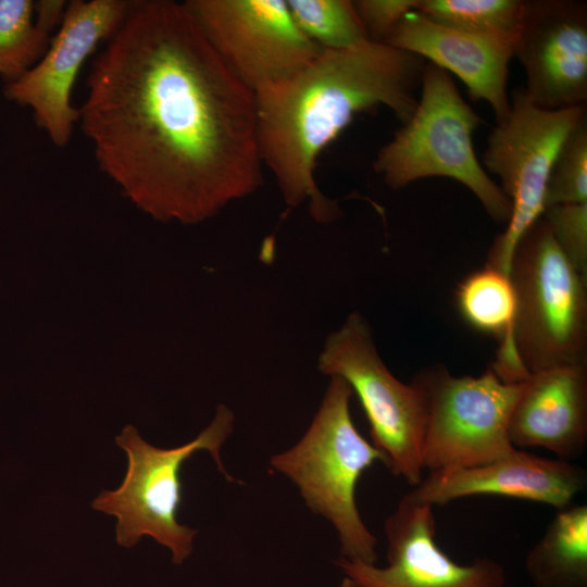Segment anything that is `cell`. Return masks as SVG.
<instances>
[{
    "label": "cell",
    "mask_w": 587,
    "mask_h": 587,
    "mask_svg": "<svg viewBox=\"0 0 587 587\" xmlns=\"http://www.w3.org/2000/svg\"><path fill=\"white\" fill-rule=\"evenodd\" d=\"M86 85L99 168L153 218L197 224L261 187L254 95L184 3L133 1Z\"/></svg>",
    "instance_id": "1"
},
{
    "label": "cell",
    "mask_w": 587,
    "mask_h": 587,
    "mask_svg": "<svg viewBox=\"0 0 587 587\" xmlns=\"http://www.w3.org/2000/svg\"><path fill=\"white\" fill-rule=\"evenodd\" d=\"M426 61L367 40L322 50L294 75L253 92L257 138L263 165L290 207L309 203L317 223L341 211L317 187V158L361 112L384 105L403 124L414 113Z\"/></svg>",
    "instance_id": "2"
},
{
    "label": "cell",
    "mask_w": 587,
    "mask_h": 587,
    "mask_svg": "<svg viewBox=\"0 0 587 587\" xmlns=\"http://www.w3.org/2000/svg\"><path fill=\"white\" fill-rule=\"evenodd\" d=\"M352 395L342 378L332 376L304 435L270 462L297 486L307 507L333 525L341 558L376 564L377 539L360 515L355 495L362 474L376 462L387 465V458L353 424Z\"/></svg>",
    "instance_id": "3"
},
{
    "label": "cell",
    "mask_w": 587,
    "mask_h": 587,
    "mask_svg": "<svg viewBox=\"0 0 587 587\" xmlns=\"http://www.w3.org/2000/svg\"><path fill=\"white\" fill-rule=\"evenodd\" d=\"M412 116L377 152L373 167L391 189L441 176L464 185L496 223L507 224L511 202L478 162L473 134L483 123L451 75L426 62Z\"/></svg>",
    "instance_id": "4"
},
{
    "label": "cell",
    "mask_w": 587,
    "mask_h": 587,
    "mask_svg": "<svg viewBox=\"0 0 587 587\" xmlns=\"http://www.w3.org/2000/svg\"><path fill=\"white\" fill-rule=\"evenodd\" d=\"M510 278L516 297L513 340L526 371L587 364L586 277L542 216L519 241Z\"/></svg>",
    "instance_id": "5"
},
{
    "label": "cell",
    "mask_w": 587,
    "mask_h": 587,
    "mask_svg": "<svg viewBox=\"0 0 587 587\" xmlns=\"http://www.w3.org/2000/svg\"><path fill=\"white\" fill-rule=\"evenodd\" d=\"M234 422L233 412L220 404L212 422L193 440L170 449L148 444L133 425L123 428L115 440L128 457L124 480L115 490L101 491L91 503L93 509L117 519L118 545L133 547L147 535L172 551L175 564L190 555L198 532L177 520L183 501L180 471L196 452L207 450L225 478L235 482L220 455Z\"/></svg>",
    "instance_id": "6"
},
{
    "label": "cell",
    "mask_w": 587,
    "mask_h": 587,
    "mask_svg": "<svg viewBox=\"0 0 587 587\" xmlns=\"http://www.w3.org/2000/svg\"><path fill=\"white\" fill-rule=\"evenodd\" d=\"M317 369L350 386L367 419L372 444L387 458L386 466L395 476L416 486L424 470V395L413 380L404 384L387 369L359 312L349 314L326 338Z\"/></svg>",
    "instance_id": "7"
},
{
    "label": "cell",
    "mask_w": 587,
    "mask_h": 587,
    "mask_svg": "<svg viewBox=\"0 0 587 587\" xmlns=\"http://www.w3.org/2000/svg\"><path fill=\"white\" fill-rule=\"evenodd\" d=\"M413 382L426 405L424 470L480 465L515 449L509 422L526 380L505 383L491 367L477 377L454 376L436 365L420 372Z\"/></svg>",
    "instance_id": "8"
},
{
    "label": "cell",
    "mask_w": 587,
    "mask_h": 587,
    "mask_svg": "<svg viewBox=\"0 0 587 587\" xmlns=\"http://www.w3.org/2000/svg\"><path fill=\"white\" fill-rule=\"evenodd\" d=\"M585 107L546 110L535 105L524 87L516 88L508 115L492 128L483 167L500 179L511 202L504 232L491 246L486 265L510 275L515 248L545 210L552 162L567 135L585 117Z\"/></svg>",
    "instance_id": "9"
},
{
    "label": "cell",
    "mask_w": 587,
    "mask_h": 587,
    "mask_svg": "<svg viewBox=\"0 0 587 587\" xmlns=\"http://www.w3.org/2000/svg\"><path fill=\"white\" fill-rule=\"evenodd\" d=\"M185 7L229 71L252 92L283 80L323 49L285 0H188Z\"/></svg>",
    "instance_id": "10"
},
{
    "label": "cell",
    "mask_w": 587,
    "mask_h": 587,
    "mask_svg": "<svg viewBox=\"0 0 587 587\" xmlns=\"http://www.w3.org/2000/svg\"><path fill=\"white\" fill-rule=\"evenodd\" d=\"M132 5L133 1L125 0L71 1L42 58L5 84L7 99L30 108L53 145L66 146L79 120L71 92L80 67L98 43L116 32Z\"/></svg>",
    "instance_id": "11"
},
{
    "label": "cell",
    "mask_w": 587,
    "mask_h": 587,
    "mask_svg": "<svg viewBox=\"0 0 587 587\" xmlns=\"http://www.w3.org/2000/svg\"><path fill=\"white\" fill-rule=\"evenodd\" d=\"M387 565L339 558L345 576L365 587H505L507 573L487 557L461 564L440 549L436 540L433 507L402 497L386 519Z\"/></svg>",
    "instance_id": "12"
},
{
    "label": "cell",
    "mask_w": 587,
    "mask_h": 587,
    "mask_svg": "<svg viewBox=\"0 0 587 587\" xmlns=\"http://www.w3.org/2000/svg\"><path fill=\"white\" fill-rule=\"evenodd\" d=\"M514 57L525 92L538 108L559 110L587 99V10L572 0L525 1Z\"/></svg>",
    "instance_id": "13"
},
{
    "label": "cell",
    "mask_w": 587,
    "mask_h": 587,
    "mask_svg": "<svg viewBox=\"0 0 587 587\" xmlns=\"http://www.w3.org/2000/svg\"><path fill=\"white\" fill-rule=\"evenodd\" d=\"M586 484L584 467L515 448L485 464L429 472L404 496L415 503L433 508L465 497L500 496L561 510L572 504Z\"/></svg>",
    "instance_id": "14"
},
{
    "label": "cell",
    "mask_w": 587,
    "mask_h": 587,
    "mask_svg": "<svg viewBox=\"0 0 587 587\" xmlns=\"http://www.w3.org/2000/svg\"><path fill=\"white\" fill-rule=\"evenodd\" d=\"M516 38L517 35L479 34L447 27L412 11L385 43L458 76L472 100H484L489 104L498 123L510 110L507 83Z\"/></svg>",
    "instance_id": "15"
},
{
    "label": "cell",
    "mask_w": 587,
    "mask_h": 587,
    "mask_svg": "<svg viewBox=\"0 0 587 587\" xmlns=\"http://www.w3.org/2000/svg\"><path fill=\"white\" fill-rule=\"evenodd\" d=\"M509 438L514 448L541 447L564 461L580 457L587 444V364L532 374L512 411Z\"/></svg>",
    "instance_id": "16"
},
{
    "label": "cell",
    "mask_w": 587,
    "mask_h": 587,
    "mask_svg": "<svg viewBox=\"0 0 587 587\" xmlns=\"http://www.w3.org/2000/svg\"><path fill=\"white\" fill-rule=\"evenodd\" d=\"M457 304L472 327L500 341L496 362L490 366L497 376L512 384L528 379L530 374L513 340L516 297L510 275L488 265L471 273L458 287Z\"/></svg>",
    "instance_id": "17"
},
{
    "label": "cell",
    "mask_w": 587,
    "mask_h": 587,
    "mask_svg": "<svg viewBox=\"0 0 587 587\" xmlns=\"http://www.w3.org/2000/svg\"><path fill=\"white\" fill-rule=\"evenodd\" d=\"M535 587H587V505L558 510L525 560Z\"/></svg>",
    "instance_id": "18"
},
{
    "label": "cell",
    "mask_w": 587,
    "mask_h": 587,
    "mask_svg": "<svg viewBox=\"0 0 587 587\" xmlns=\"http://www.w3.org/2000/svg\"><path fill=\"white\" fill-rule=\"evenodd\" d=\"M525 10L519 0H419L416 12L451 28L517 35Z\"/></svg>",
    "instance_id": "19"
},
{
    "label": "cell",
    "mask_w": 587,
    "mask_h": 587,
    "mask_svg": "<svg viewBox=\"0 0 587 587\" xmlns=\"http://www.w3.org/2000/svg\"><path fill=\"white\" fill-rule=\"evenodd\" d=\"M50 40L35 22L34 1L0 0V76L5 84L32 68Z\"/></svg>",
    "instance_id": "20"
},
{
    "label": "cell",
    "mask_w": 587,
    "mask_h": 587,
    "mask_svg": "<svg viewBox=\"0 0 587 587\" xmlns=\"http://www.w3.org/2000/svg\"><path fill=\"white\" fill-rule=\"evenodd\" d=\"M286 2L299 29L321 49H348L371 40L353 1L287 0Z\"/></svg>",
    "instance_id": "21"
},
{
    "label": "cell",
    "mask_w": 587,
    "mask_h": 587,
    "mask_svg": "<svg viewBox=\"0 0 587 587\" xmlns=\"http://www.w3.org/2000/svg\"><path fill=\"white\" fill-rule=\"evenodd\" d=\"M587 202L586 116L562 142L549 172L545 209L557 204Z\"/></svg>",
    "instance_id": "22"
},
{
    "label": "cell",
    "mask_w": 587,
    "mask_h": 587,
    "mask_svg": "<svg viewBox=\"0 0 587 587\" xmlns=\"http://www.w3.org/2000/svg\"><path fill=\"white\" fill-rule=\"evenodd\" d=\"M541 216L562 252L587 278V202L551 205Z\"/></svg>",
    "instance_id": "23"
},
{
    "label": "cell",
    "mask_w": 587,
    "mask_h": 587,
    "mask_svg": "<svg viewBox=\"0 0 587 587\" xmlns=\"http://www.w3.org/2000/svg\"><path fill=\"white\" fill-rule=\"evenodd\" d=\"M353 3L369 38L385 43L402 18L416 10L419 0H359Z\"/></svg>",
    "instance_id": "24"
},
{
    "label": "cell",
    "mask_w": 587,
    "mask_h": 587,
    "mask_svg": "<svg viewBox=\"0 0 587 587\" xmlns=\"http://www.w3.org/2000/svg\"><path fill=\"white\" fill-rule=\"evenodd\" d=\"M68 3L63 0H40L34 2L35 22L48 36L61 25Z\"/></svg>",
    "instance_id": "25"
},
{
    "label": "cell",
    "mask_w": 587,
    "mask_h": 587,
    "mask_svg": "<svg viewBox=\"0 0 587 587\" xmlns=\"http://www.w3.org/2000/svg\"><path fill=\"white\" fill-rule=\"evenodd\" d=\"M338 587H365L360 583L345 576Z\"/></svg>",
    "instance_id": "26"
}]
</instances>
